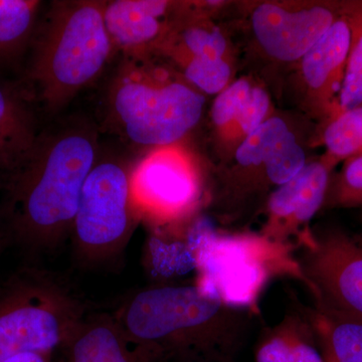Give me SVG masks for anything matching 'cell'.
<instances>
[{"mask_svg":"<svg viewBox=\"0 0 362 362\" xmlns=\"http://www.w3.org/2000/svg\"><path fill=\"white\" fill-rule=\"evenodd\" d=\"M345 2H264L252 11L255 39L270 58L299 62L341 16Z\"/></svg>","mask_w":362,"mask_h":362,"instance_id":"30bf717a","label":"cell"},{"mask_svg":"<svg viewBox=\"0 0 362 362\" xmlns=\"http://www.w3.org/2000/svg\"><path fill=\"white\" fill-rule=\"evenodd\" d=\"M252 86L254 84L249 78H238L216 96L211 107V116L218 140L223 139L235 122L251 93Z\"/></svg>","mask_w":362,"mask_h":362,"instance_id":"d4e9b609","label":"cell"},{"mask_svg":"<svg viewBox=\"0 0 362 362\" xmlns=\"http://www.w3.org/2000/svg\"><path fill=\"white\" fill-rule=\"evenodd\" d=\"M42 2L0 0V64L14 61L32 42Z\"/></svg>","mask_w":362,"mask_h":362,"instance_id":"ac0fdd59","label":"cell"},{"mask_svg":"<svg viewBox=\"0 0 362 362\" xmlns=\"http://www.w3.org/2000/svg\"><path fill=\"white\" fill-rule=\"evenodd\" d=\"M252 312L209 296L197 285L144 288L112 314L128 344L150 362H233Z\"/></svg>","mask_w":362,"mask_h":362,"instance_id":"7a4b0ae2","label":"cell"},{"mask_svg":"<svg viewBox=\"0 0 362 362\" xmlns=\"http://www.w3.org/2000/svg\"><path fill=\"white\" fill-rule=\"evenodd\" d=\"M328 362H362V320L317 304L309 316Z\"/></svg>","mask_w":362,"mask_h":362,"instance_id":"2e32d148","label":"cell"},{"mask_svg":"<svg viewBox=\"0 0 362 362\" xmlns=\"http://www.w3.org/2000/svg\"><path fill=\"white\" fill-rule=\"evenodd\" d=\"M103 1L52 2L33 37V96L57 113L96 80L113 52Z\"/></svg>","mask_w":362,"mask_h":362,"instance_id":"3957f363","label":"cell"},{"mask_svg":"<svg viewBox=\"0 0 362 362\" xmlns=\"http://www.w3.org/2000/svg\"><path fill=\"white\" fill-rule=\"evenodd\" d=\"M4 362H56L54 356L42 354H23Z\"/></svg>","mask_w":362,"mask_h":362,"instance_id":"484cf974","label":"cell"},{"mask_svg":"<svg viewBox=\"0 0 362 362\" xmlns=\"http://www.w3.org/2000/svg\"><path fill=\"white\" fill-rule=\"evenodd\" d=\"M346 13L351 26V44L337 111L362 106V1L346 2Z\"/></svg>","mask_w":362,"mask_h":362,"instance_id":"ffe728a7","label":"cell"},{"mask_svg":"<svg viewBox=\"0 0 362 362\" xmlns=\"http://www.w3.org/2000/svg\"><path fill=\"white\" fill-rule=\"evenodd\" d=\"M8 243V240H7L6 233H4V230L0 228V254H1L2 250L6 247V245Z\"/></svg>","mask_w":362,"mask_h":362,"instance_id":"4316f807","label":"cell"},{"mask_svg":"<svg viewBox=\"0 0 362 362\" xmlns=\"http://www.w3.org/2000/svg\"><path fill=\"white\" fill-rule=\"evenodd\" d=\"M297 247L316 303L362 320V235L340 228L308 230Z\"/></svg>","mask_w":362,"mask_h":362,"instance_id":"ba28073f","label":"cell"},{"mask_svg":"<svg viewBox=\"0 0 362 362\" xmlns=\"http://www.w3.org/2000/svg\"><path fill=\"white\" fill-rule=\"evenodd\" d=\"M169 362H213V361H206V359H199V358H183V359H176V361H171Z\"/></svg>","mask_w":362,"mask_h":362,"instance_id":"83f0119b","label":"cell"},{"mask_svg":"<svg viewBox=\"0 0 362 362\" xmlns=\"http://www.w3.org/2000/svg\"><path fill=\"white\" fill-rule=\"evenodd\" d=\"M56 362H150L128 344L113 315L90 312Z\"/></svg>","mask_w":362,"mask_h":362,"instance_id":"5bb4252c","label":"cell"},{"mask_svg":"<svg viewBox=\"0 0 362 362\" xmlns=\"http://www.w3.org/2000/svg\"><path fill=\"white\" fill-rule=\"evenodd\" d=\"M138 214L159 223H175L194 213L204 197L197 162L176 144L153 148L131 173Z\"/></svg>","mask_w":362,"mask_h":362,"instance_id":"9c48e42d","label":"cell"},{"mask_svg":"<svg viewBox=\"0 0 362 362\" xmlns=\"http://www.w3.org/2000/svg\"><path fill=\"white\" fill-rule=\"evenodd\" d=\"M270 108V96L266 90L259 86H252L251 93L243 105L239 115L221 141L226 144V147L237 149L247 136L258 129L269 118Z\"/></svg>","mask_w":362,"mask_h":362,"instance_id":"603a6c76","label":"cell"},{"mask_svg":"<svg viewBox=\"0 0 362 362\" xmlns=\"http://www.w3.org/2000/svg\"><path fill=\"white\" fill-rule=\"evenodd\" d=\"M177 63L185 80L199 92L218 95L230 85L232 68L226 59L188 58Z\"/></svg>","mask_w":362,"mask_h":362,"instance_id":"44dd1931","label":"cell"},{"mask_svg":"<svg viewBox=\"0 0 362 362\" xmlns=\"http://www.w3.org/2000/svg\"><path fill=\"white\" fill-rule=\"evenodd\" d=\"M334 164L325 157L309 162L294 178L278 187L267 202L261 233L275 242L290 243L309 230V223L323 207Z\"/></svg>","mask_w":362,"mask_h":362,"instance_id":"8fae6325","label":"cell"},{"mask_svg":"<svg viewBox=\"0 0 362 362\" xmlns=\"http://www.w3.org/2000/svg\"><path fill=\"white\" fill-rule=\"evenodd\" d=\"M325 146L323 157L335 166L340 161L362 153V106L346 111H335L325 119L321 135Z\"/></svg>","mask_w":362,"mask_h":362,"instance_id":"d6986e66","label":"cell"},{"mask_svg":"<svg viewBox=\"0 0 362 362\" xmlns=\"http://www.w3.org/2000/svg\"><path fill=\"white\" fill-rule=\"evenodd\" d=\"M112 86L110 102L126 137L141 146L180 142L199 122L204 99L187 81L130 57Z\"/></svg>","mask_w":362,"mask_h":362,"instance_id":"8992f818","label":"cell"},{"mask_svg":"<svg viewBox=\"0 0 362 362\" xmlns=\"http://www.w3.org/2000/svg\"><path fill=\"white\" fill-rule=\"evenodd\" d=\"M306 164L304 149L300 146L296 137L291 132L264 166V188L281 187L294 178Z\"/></svg>","mask_w":362,"mask_h":362,"instance_id":"cb8c5ba5","label":"cell"},{"mask_svg":"<svg viewBox=\"0 0 362 362\" xmlns=\"http://www.w3.org/2000/svg\"><path fill=\"white\" fill-rule=\"evenodd\" d=\"M98 156L97 132L88 123L71 121L42 131L8 173L1 226L8 242L47 254L70 239L81 192Z\"/></svg>","mask_w":362,"mask_h":362,"instance_id":"6da1fadb","label":"cell"},{"mask_svg":"<svg viewBox=\"0 0 362 362\" xmlns=\"http://www.w3.org/2000/svg\"><path fill=\"white\" fill-rule=\"evenodd\" d=\"M323 207H362V153L346 159L340 173L330 178Z\"/></svg>","mask_w":362,"mask_h":362,"instance_id":"7402d4cb","label":"cell"},{"mask_svg":"<svg viewBox=\"0 0 362 362\" xmlns=\"http://www.w3.org/2000/svg\"><path fill=\"white\" fill-rule=\"evenodd\" d=\"M294 247L261 233H202L194 251L195 285L209 296L256 314L259 297L275 279H293L312 293Z\"/></svg>","mask_w":362,"mask_h":362,"instance_id":"277c9868","label":"cell"},{"mask_svg":"<svg viewBox=\"0 0 362 362\" xmlns=\"http://www.w3.org/2000/svg\"><path fill=\"white\" fill-rule=\"evenodd\" d=\"M127 166L98 158L78 201L71 239L76 259L86 267L103 266L123 254L138 214Z\"/></svg>","mask_w":362,"mask_h":362,"instance_id":"52a82bcc","label":"cell"},{"mask_svg":"<svg viewBox=\"0 0 362 362\" xmlns=\"http://www.w3.org/2000/svg\"><path fill=\"white\" fill-rule=\"evenodd\" d=\"M351 44L346 2L341 16L300 59L302 81L314 111L327 118L337 110Z\"/></svg>","mask_w":362,"mask_h":362,"instance_id":"7c38bea8","label":"cell"},{"mask_svg":"<svg viewBox=\"0 0 362 362\" xmlns=\"http://www.w3.org/2000/svg\"><path fill=\"white\" fill-rule=\"evenodd\" d=\"M312 325L299 318H286L259 345L257 362H325L310 337Z\"/></svg>","mask_w":362,"mask_h":362,"instance_id":"e0dca14e","label":"cell"},{"mask_svg":"<svg viewBox=\"0 0 362 362\" xmlns=\"http://www.w3.org/2000/svg\"><path fill=\"white\" fill-rule=\"evenodd\" d=\"M90 313L63 279L23 269L0 289V362L23 354L56 356Z\"/></svg>","mask_w":362,"mask_h":362,"instance_id":"5b68a950","label":"cell"},{"mask_svg":"<svg viewBox=\"0 0 362 362\" xmlns=\"http://www.w3.org/2000/svg\"><path fill=\"white\" fill-rule=\"evenodd\" d=\"M28 101L0 83V168L11 173L30 153L40 135Z\"/></svg>","mask_w":362,"mask_h":362,"instance_id":"9a60e30c","label":"cell"},{"mask_svg":"<svg viewBox=\"0 0 362 362\" xmlns=\"http://www.w3.org/2000/svg\"><path fill=\"white\" fill-rule=\"evenodd\" d=\"M175 4L163 0L105 1L104 21L114 47L129 57H144L173 30L168 16Z\"/></svg>","mask_w":362,"mask_h":362,"instance_id":"4fadbf2b","label":"cell"}]
</instances>
